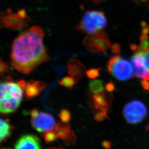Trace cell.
Wrapping results in <instances>:
<instances>
[{
    "instance_id": "f546056e",
    "label": "cell",
    "mask_w": 149,
    "mask_h": 149,
    "mask_svg": "<svg viewBox=\"0 0 149 149\" xmlns=\"http://www.w3.org/2000/svg\"><path fill=\"white\" fill-rule=\"evenodd\" d=\"M131 49L133 50H137V48H136V45H131Z\"/></svg>"
},
{
    "instance_id": "484cf974",
    "label": "cell",
    "mask_w": 149,
    "mask_h": 149,
    "mask_svg": "<svg viewBox=\"0 0 149 149\" xmlns=\"http://www.w3.org/2000/svg\"><path fill=\"white\" fill-rule=\"evenodd\" d=\"M111 50L114 54H118L120 52V47L119 45L117 44H114L112 45Z\"/></svg>"
},
{
    "instance_id": "4316f807",
    "label": "cell",
    "mask_w": 149,
    "mask_h": 149,
    "mask_svg": "<svg viewBox=\"0 0 149 149\" xmlns=\"http://www.w3.org/2000/svg\"><path fill=\"white\" fill-rule=\"evenodd\" d=\"M144 56L146 62L147 66L149 70V47L144 52Z\"/></svg>"
},
{
    "instance_id": "52a82bcc",
    "label": "cell",
    "mask_w": 149,
    "mask_h": 149,
    "mask_svg": "<svg viewBox=\"0 0 149 149\" xmlns=\"http://www.w3.org/2000/svg\"><path fill=\"white\" fill-rule=\"evenodd\" d=\"M83 44L88 50L94 53L106 54L111 47L108 36L103 31L94 34L87 35L84 40Z\"/></svg>"
},
{
    "instance_id": "ac0fdd59",
    "label": "cell",
    "mask_w": 149,
    "mask_h": 149,
    "mask_svg": "<svg viewBox=\"0 0 149 149\" xmlns=\"http://www.w3.org/2000/svg\"><path fill=\"white\" fill-rule=\"evenodd\" d=\"M75 81L73 78L70 76H66L60 81L59 84L66 88H72L74 85Z\"/></svg>"
},
{
    "instance_id": "5bb4252c",
    "label": "cell",
    "mask_w": 149,
    "mask_h": 149,
    "mask_svg": "<svg viewBox=\"0 0 149 149\" xmlns=\"http://www.w3.org/2000/svg\"><path fill=\"white\" fill-rule=\"evenodd\" d=\"M93 101L95 107L97 110L107 112L108 111V100L103 93H99L94 95Z\"/></svg>"
},
{
    "instance_id": "8fae6325",
    "label": "cell",
    "mask_w": 149,
    "mask_h": 149,
    "mask_svg": "<svg viewBox=\"0 0 149 149\" xmlns=\"http://www.w3.org/2000/svg\"><path fill=\"white\" fill-rule=\"evenodd\" d=\"M69 74L77 82L84 76L85 72V68L82 63L76 59H72L68 64Z\"/></svg>"
},
{
    "instance_id": "4fadbf2b",
    "label": "cell",
    "mask_w": 149,
    "mask_h": 149,
    "mask_svg": "<svg viewBox=\"0 0 149 149\" xmlns=\"http://www.w3.org/2000/svg\"><path fill=\"white\" fill-rule=\"evenodd\" d=\"M46 84L40 81L31 80L29 81L24 88L26 94L29 99L38 96L45 88Z\"/></svg>"
},
{
    "instance_id": "603a6c76",
    "label": "cell",
    "mask_w": 149,
    "mask_h": 149,
    "mask_svg": "<svg viewBox=\"0 0 149 149\" xmlns=\"http://www.w3.org/2000/svg\"><path fill=\"white\" fill-rule=\"evenodd\" d=\"M141 25L142 27V34H147L149 33V25L145 21H142L141 23Z\"/></svg>"
},
{
    "instance_id": "7402d4cb",
    "label": "cell",
    "mask_w": 149,
    "mask_h": 149,
    "mask_svg": "<svg viewBox=\"0 0 149 149\" xmlns=\"http://www.w3.org/2000/svg\"><path fill=\"white\" fill-rule=\"evenodd\" d=\"M106 118H107V112L105 111H101V112H99L95 116V119L97 121H103Z\"/></svg>"
},
{
    "instance_id": "d6986e66",
    "label": "cell",
    "mask_w": 149,
    "mask_h": 149,
    "mask_svg": "<svg viewBox=\"0 0 149 149\" xmlns=\"http://www.w3.org/2000/svg\"><path fill=\"white\" fill-rule=\"evenodd\" d=\"M44 134V139L47 143L53 142L58 139V134L54 130L45 133Z\"/></svg>"
},
{
    "instance_id": "277c9868",
    "label": "cell",
    "mask_w": 149,
    "mask_h": 149,
    "mask_svg": "<svg viewBox=\"0 0 149 149\" xmlns=\"http://www.w3.org/2000/svg\"><path fill=\"white\" fill-rule=\"evenodd\" d=\"M107 69L109 72L119 81L129 80L133 76L132 66L127 60L119 56L109 61Z\"/></svg>"
},
{
    "instance_id": "e0dca14e",
    "label": "cell",
    "mask_w": 149,
    "mask_h": 149,
    "mask_svg": "<svg viewBox=\"0 0 149 149\" xmlns=\"http://www.w3.org/2000/svg\"><path fill=\"white\" fill-rule=\"evenodd\" d=\"M149 47V40L148 35L142 34L141 36V44L138 47L137 50H141L144 52Z\"/></svg>"
},
{
    "instance_id": "83f0119b",
    "label": "cell",
    "mask_w": 149,
    "mask_h": 149,
    "mask_svg": "<svg viewBox=\"0 0 149 149\" xmlns=\"http://www.w3.org/2000/svg\"><path fill=\"white\" fill-rule=\"evenodd\" d=\"M141 84L142 87L147 91L149 92V82L148 80H142L141 81Z\"/></svg>"
},
{
    "instance_id": "9c48e42d",
    "label": "cell",
    "mask_w": 149,
    "mask_h": 149,
    "mask_svg": "<svg viewBox=\"0 0 149 149\" xmlns=\"http://www.w3.org/2000/svg\"><path fill=\"white\" fill-rule=\"evenodd\" d=\"M144 52L142 51H136L131 57V64L136 77L142 80L149 81V70L144 56Z\"/></svg>"
},
{
    "instance_id": "5b68a950",
    "label": "cell",
    "mask_w": 149,
    "mask_h": 149,
    "mask_svg": "<svg viewBox=\"0 0 149 149\" xmlns=\"http://www.w3.org/2000/svg\"><path fill=\"white\" fill-rule=\"evenodd\" d=\"M147 112V109L143 103L138 100H133L124 106L123 115L127 122L135 125L143 121Z\"/></svg>"
},
{
    "instance_id": "30bf717a",
    "label": "cell",
    "mask_w": 149,
    "mask_h": 149,
    "mask_svg": "<svg viewBox=\"0 0 149 149\" xmlns=\"http://www.w3.org/2000/svg\"><path fill=\"white\" fill-rule=\"evenodd\" d=\"M39 139L33 135H23L17 141L15 149H41Z\"/></svg>"
},
{
    "instance_id": "3957f363",
    "label": "cell",
    "mask_w": 149,
    "mask_h": 149,
    "mask_svg": "<svg viewBox=\"0 0 149 149\" xmlns=\"http://www.w3.org/2000/svg\"><path fill=\"white\" fill-rule=\"evenodd\" d=\"M107 24V19L102 12L90 10L84 13L76 29L88 35H91L103 31Z\"/></svg>"
},
{
    "instance_id": "cb8c5ba5",
    "label": "cell",
    "mask_w": 149,
    "mask_h": 149,
    "mask_svg": "<svg viewBox=\"0 0 149 149\" xmlns=\"http://www.w3.org/2000/svg\"><path fill=\"white\" fill-rule=\"evenodd\" d=\"M8 70V65L6 62H3L2 60L1 61V73L3 74V73L7 72Z\"/></svg>"
},
{
    "instance_id": "7a4b0ae2",
    "label": "cell",
    "mask_w": 149,
    "mask_h": 149,
    "mask_svg": "<svg viewBox=\"0 0 149 149\" xmlns=\"http://www.w3.org/2000/svg\"><path fill=\"white\" fill-rule=\"evenodd\" d=\"M0 93L1 112L7 114L16 111L22 100V88L18 83L8 81L1 83Z\"/></svg>"
},
{
    "instance_id": "8992f818",
    "label": "cell",
    "mask_w": 149,
    "mask_h": 149,
    "mask_svg": "<svg viewBox=\"0 0 149 149\" xmlns=\"http://www.w3.org/2000/svg\"><path fill=\"white\" fill-rule=\"evenodd\" d=\"M31 116V125L38 132L45 134L55 130L57 124L52 115L33 109Z\"/></svg>"
},
{
    "instance_id": "9a60e30c",
    "label": "cell",
    "mask_w": 149,
    "mask_h": 149,
    "mask_svg": "<svg viewBox=\"0 0 149 149\" xmlns=\"http://www.w3.org/2000/svg\"><path fill=\"white\" fill-rule=\"evenodd\" d=\"M13 127L7 120L1 119V133L0 141L2 142L6 141L11 134Z\"/></svg>"
},
{
    "instance_id": "4dcf8cb0",
    "label": "cell",
    "mask_w": 149,
    "mask_h": 149,
    "mask_svg": "<svg viewBox=\"0 0 149 149\" xmlns=\"http://www.w3.org/2000/svg\"><path fill=\"white\" fill-rule=\"evenodd\" d=\"M46 149H66L63 148H56V147H52V148H49Z\"/></svg>"
},
{
    "instance_id": "44dd1931",
    "label": "cell",
    "mask_w": 149,
    "mask_h": 149,
    "mask_svg": "<svg viewBox=\"0 0 149 149\" xmlns=\"http://www.w3.org/2000/svg\"><path fill=\"white\" fill-rule=\"evenodd\" d=\"M100 69H91L86 72L88 77L90 79H95L100 75Z\"/></svg>"
},
{
    "instance_id": "f1b7e54d",
    "label": "cell",
    "mask_w": 149,
    "mask_h": 149,
    "mask_svg": "<svg viewBox=\"0 0 149 149\" xmlns=\"http://www.w3.org/2000/svg\"><path fill=\"white\" fill-rule=\"evenodd\" d=\"M102 146L106 149H109L111 147V143L108 141H104L103 142Z\"/></svg>"
},
{
    "instance_id": "2e32d148",
    "label": "cell",
    "mask_w": 149,
    "mask_h": 149,
    "mask_svg": "<svg viewBox=\"0 0 149 149\" xmlns=\"http://www.w3.org/2000/svg\"><path fill=\"white\" fill-rule=\"evenodd\" d=\"M89 88L90 91L95 94L102 93L105 88L103 83L100 80L91 81L89 84Z\"/></svg>"
},
{
    "instance_id": "ffe728a7",
    "label": "cell",
    "mask_w": 149,
    "mask_h": 149,
    "mask_svg": "<svg viewBox=\"0 0 149 149\" xmlns=\"http://www.w3.org/2000/svg\"><path fill=\"white\" fill-rule=\"evenodd\" d=\"M59 117L64 123H68L70 121V111L66 109H62L59 113Z\"/></svg>"
},
{
    "instance_id": "6da1fadb",
    "label": "cell",
    "mask_w": 149,
    "mask_h": 149,
    "mask_svg": "<svg viewBox=\"0 0 149 149\" xmlns=\"http://www.w3.org/2000/svg\"><path fill=\"white\" fill-rule=\"evenodd\" d=\"M44 36V30L34 26L17 37L12 43L10 55L11 63L14 69L27 74L49 61Z\"/></svg>"
},
{
    "instance_id": "d4e9b609",
    "label": "cell",
    "mask_w": 149,
    "mask_h": 149,
    "mask_svg": "<svg viewBox=\"0 0 149 149\" xmlns=\"http://www.w3.org/2000/svg\"><path fill=\"white\" fill-rule=\"evenodd\" d=\"M106 89L108 92H113L116 89V86L113 83L110 82L106 84Z\"/></svg>"
},
{
    "instance_id": "1f68e13d",
    "label": "cell",
    "mask_w": 149,
    "mask_h": 149,
    "mask_svg": "<svg viewBox=\"0 0 149 149\" xmlns=\"http://www.w3.org/2000/svg\"><path fill=\"white\" fill-rule=\"evenodd\" d=\"M141 1H146V0H141Z\"/></svg>"
},
{
    "instance_id": "ba28073f",
    "label": "cell",
    "mask_w": 149,
    "mask_h": 149,
    "mask_svg": "<svg viewBox=\"0 0 149 149\" xmlns=\"http://www.w3.org/2000/svg\"><path fill=\"white\" fill-rule=\"evenodd\" d=\"M30 21L29 17H23L19 13H13L10 8L1 14V25L10 30H20L25 28Z\"/></svg>"
},
{
    "instance_id": "7c38bea8",
    "label": "cell",
    "mask_w": 149,
    "mask_h": 149,
    "mask_svg": "<svg viewBox=\"0 0 149 149\" xmlns=\"http://www.w3.org/2000/svg\"><path fill=\"white\" fill-rule=\"evenodd\" d=\"M54 131L58 134V138L68 143H73L76 140L73 131L69 125H64L60 123L56 124Z\"/></svg>"
}]
</instances>
